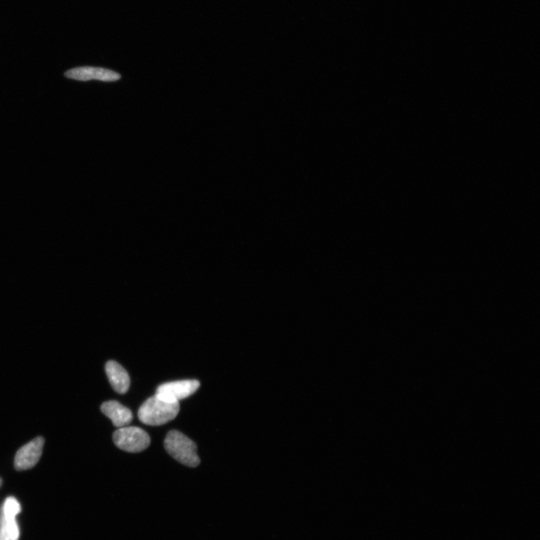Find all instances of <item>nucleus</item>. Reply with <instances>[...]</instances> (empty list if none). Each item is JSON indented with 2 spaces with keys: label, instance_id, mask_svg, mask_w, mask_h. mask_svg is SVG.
I'll return each mask as SVG.
<instances>
[{
  "label": "nucleus",
  "instance_id": "nucleus-1",
  "mask_svg": "<svg viewBox=\"0 0 540 540\" xmlns=\"http://www.w3.org/2000/svg\"><path fill=\"white\" fill-rule=\"evenodd\" d=\"M180 409L179 402H167L154 396L139 408L137 415L139 420L146 425H162L175 419Z\"/></svg>",
  "mask_w": 540,
  "mask_h": 540
},
{
  "label": "nucleus",
  "instance_id": "nucleus-2",
  "mask_svg": "<svg viewBox=\"0 0 540 540\" xmlns=\"http://www.w3.org/2000/svg\"><path fill=\"white\" fill-rule=\"evenodd\" d=\"M164 448L168 454L182 465L195 467L200 463L196 443L176 430L170 431L164 441Z\"/></svg>",
  "mask_w": 540,
  "mask_h": 540
},
{
  "label": "nucleus",
  "instance_id": "nucleus-3",
  "mask_svg": "<svg viewBox=\"0 0 540 540\" xmlns=\"http://www.w3.org/2000/svg\"><path fill=\"white\" fill-rule=\"evenodd\" d=\"M115 445L128 452H140L150 446L151 440L144 430L138 427H123L113 434Z\"/></svg>",
  "mask_w": 540,
  "mask_h": 540
},
{
  "label": "nucleus",
  "instance_id": "nucleus-4",
  "mask_svg": "<svg viewBox=\"0 0 540 540\" xmlns=\"http://www.w3.org/2000/svg\"><path fill=\"white\" fill-rule=\"evenodd\" d=\"M200 385L197 380L165 383L157 388L155 396L167 402H179L194 394Z\"/></svg>",
  "mask_w": 540,
  "mask_h": 540
},
{
  "label": "nucleus",
  "instance_id": "nucleus-5",
  "mask_svg": "<svg viewBox=\"0 0 540 540\" xmlns=\"http://www.w3.org/2000/svg\"><path fill=\"white\" fill-rule=\"evenodd\" d=\"M45 440L41 437L33 439L17 452L15 467L17 470H25L36 465L42 455Z\"/></svg>",
  "mask_w": 540,
  "mask_h": 540
},
{
  "label": "nucleus",
  "instance_id": "nucleus-6",
  "mask_svg": "<svg viewBox=\"0 0 540 540\" xmlns=\"http://www.w3.org/2000/svg\"><path fill=\"white\" fill-rule=\"evenodd\" d=\"M69 79L80 81L97 80L104 82H115L120 79L121 76L115 72L102 68L79 67L71 69L65 73Z\"/></svg>",
  "mask_w": 540,
  "mask_h": 540
},
{
  "label": "nucleus",
  "instance_id": "nucleus-7",
  "mask_svg": "<svg viewBox=\"0 0 540 540\" xmlns=\"http://www.w3.org/2000/svg\"><path fill=\"white\" fill-rule=\"evenodd\" d=\"M21 512V506L19 501L14 497H8L6 499L0 518L3 520L12 540H19L20 538V529L16 517Z\"/></svg>",
  "mask_w": 540,
  "mask_h": 540
},
{
  "label": "nucleus",
  "instance_id": "nucleus-8",
  "mask_svg": "<svg viewBox=\"0 0 540 540\" xmlns=\"http://www.w3.org/2000/svg\"><path fill=\"white\" fill-rule=\"evenodd\" d=\"M101 411L112 421L117 428H123L133 420L132 412L117 401H109L102 404Z\"/></svg>",
  "mask_w": 540,
  "mask_h": 540
},
{
  "label": "nucleus",
  "instance_id": "nucleus-9",
  "mask_svg": "<svg viewBox=\"0 0 540 540\" xmlns=\"http://www.w3.org/2000/svg\"><path fill=\"white\" fill-rule=\"evenodd\" d=\"M106 371L113 389L119 394H126L130 378L125 369L117 362L110 360L106 363Z\"/></svg>",
  "mask_w": 540,
  "mask_h": 540
},
{
  "label": "nucleus",
  "instance_id": "nucleus-10",
  "mask_svg": "<svg viewBox=\"0 0 540 540\" xmlns=\"http://www.w3.org/2000/svg\"><path fill=\"white\" fill-rule=\"evenodd\" d=\"M0 540H12L1 518H0Z\"/></svg>",
  "mask_w": 540,
  "mask_h": 540
},
{
  "label": "nucleus",
  "instance_id": "nucleus-11",
  "mask_svg": "<svg viewBox=\"0 0 540 540\" xmlns=\"http://www.w3.org/2000/svg\"><path fill=\"white\" fill-rule=\"evenodd\" d=\"M1 485H2V480L1 479H0V487H1Z\"/></svg>",
  "mask_w": 540,
  "mask_h": 540
}]
</instances>
